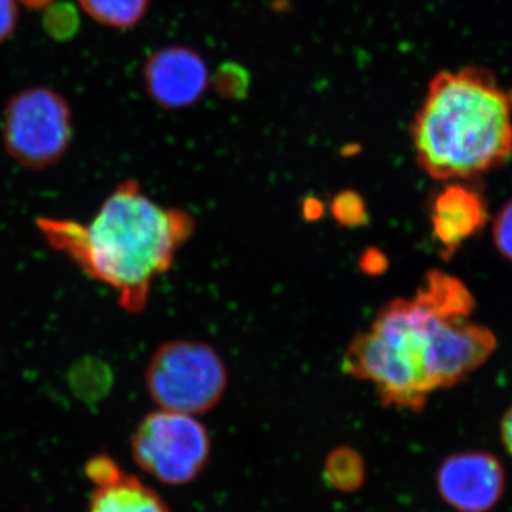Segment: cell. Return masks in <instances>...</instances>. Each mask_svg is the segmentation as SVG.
I'll list each match as a JSON object with an SVG mask.
<instances>
[{"instance_id": "6da1fadb", "label": "cell", "mask_w": 512, "mask_h": 512, "mask_svg": "<svg viewBox=\"0 0 512 512\" xmlns=\"http://www.w3.org/2000/svg\"><path fill=\"white\" fill-rule=\"evenodd\" d=\"M474 306L460 279L430 272L413 299H394L352 340L343 373L375 384L384 406L421 412L431 394L463 382L497 349L493 330L470 319Z\"/></svg>"}, {"instance_id": "7a4b0ae2", "label": "cell", "mask_w": 512, "mask_h": 512, "mask_svg": "<svg viewBox=\"0 0 512 512\" xmlns=\"http://www.w3.org/2000/svg\"><path fill=\"white\" fill-rule=\"evenodd\" d=\"M37 227L50 247L113 288L121 308L138 313L147 306L154 279L173 266L178 249L191 238L194 220L183 210L161 207L127 180L90 224L40 218Z\"/></svg>"}, {"instance_id": "3957f363", "label": "cell", "mask_w": 512, "mask_h": 512, "mask_svg": "<svg viewBox=\"0 0 512 512\" xmlns=\"http://www.w3.org/2000/svg\"><path fill=\"white\" fill-rule=\"evenodd\" d=\"M420 167L434 180H467L512 157V93L481 67L441 72L412 127Z\"/></svg>"}, {"instance_id": "277c9868", "label": "cell", "mask_w": 512, "mask_h": 512, "mask_svg": "<svg viewBox=\"0 0 512 512\" xmlns=\"http://www.w3.org/2000/svg\"><path fill=\"white\" fill-rule=\"evenodd\" d=\"M227 384V367L217 350L192 340L164 343L146 370V386L153 402L160 409L191 416L214 409Z\"/></svg>"}, {"instance_id": "5b68a950", "label": "cell", "mask_w": 512, "mask_h": 512, "mask_svg": "<svg viewBox=\"0 0 512 512\" xmlns=\"http://www.w3.org/2000/svg\"><path fill=\"white\" fill-rule=\"evenodd\" d=\"M2 124L9 156L30 170L59 163L72 143V107L49 87H29L16 93L8 101Z\"/></svg>"}, {"instance_id": "8992f818", "label": "cell", "mask_w": 512, "mask_h": 512, "mask_svg": "<svg viewBox=\"0 0 512 512\" xmlns=\"http://www.w3.org/2000/svg\"><path fill=\"white\" fill-rule=\"evenodd\" d=\"M131 448L141 470L165 484L181 485L207 466L211 440L191 414L160 409L140 421Z\"/></svg>"}, {"instance_id": "52a82bcc", "label": "cell", "mask_w": 512, "mask_h": 512, "mask_svg": "<svg viewBox=\"0 0 512 512\" xmlns=\"http://www.w3.org/2000/svg\"><path fill=\"white\" fill-rule=\"evenodd\" d=\"M437 487L443 500L458 512H488L504 493V468L484 451L454 454L441 464Z\"/></svg>"}, {"instance_id": "ba28073f", "label": "cell", "mask_w": 512, "mask_h": 512, "mask_svg": "<svg viewBox=\"0 0 512 512\" xmlns=\"http://www.w3.org/2000/svg\"><path fill=\"white\" fill-rule=\"evenodd\" d=\"M151 99L165 109H184L201 99L210 83L204 59L183 46L157 50L144 67Z\"/></svg>"}, {"instance_id": "9c48e42d", "label": "cell", "mask_w": 512, "mask_h": 512, "mask_svg": "<svg viewBox=\"0 0 512 512\" xmlns=\"http://www.w3.org/2000/svg\"><path fill=\"white\" fill-rule=\"evenodd\" d=\"M86 471L94 484L89 512H171L156 491L109 457H94Z\"/></svg>"}, {"instance_id": "30bf717a", "label": "cell", "mask_w": 512, "mask_h": 512, "mask_svg": "<svg viewBox=\"0 0 512 512\" xmlns=\"http://www.w3.org/2000/svg\"><path fill=\"white\" fill-rule=\"evenodd\" d=\"M483 197L463 184H450L434 198L431 208L433 237L444 256H451L487 224Z\"/></svg>"}, {"instance_id": "8fae6325", "label": "cell", "mask_w": 512, "mask_h": 512, "mask_svg": "<svg viewBox=\"0 0 512 512\" xmlns=\"http://www.w3.org/2000/svg\"><path fill=\"white\" fill-rule=\"evenodd\" d=\"M84 12L100 25L130 29L146 16L150 0H79Z\"/></svg>"}, {"instance_id": "7c38bea8", "label": "cell", "mask_w": 512, "mask_h": 512, "mask_svg": "<svg viewBox=\"0 0 512 512\" xmlns=\"http://www.w3.org/2000/svg\"><path fill=\"white\" fill-rule=\"evenodd\" d=\"M326 478L340 491L359 488L365 478V464L362 457L349 447H339L329 454L325 464Z\"/></svg>"}, {"instance_id": "4fadbf2b", "label": "cell", "mask_w": 512, "mask_h": 512, "mask_svg": "<svg viewBox=\"0 0 512 512\" xmlns=\"http://www.w3.org/2000/svg\"><path fill=\"white\" fill-rule=\"evenodd\" d=\"M43 29L56 42L72 40L80 30V13L69 2L52 3L43 13Z\"/></svg>"}, {"instance_id": "5bb4252c", "label": "cell", "mask_w": 512, "mask_h": 512, "mask_svg": "<svg viewBox=\"0 0 512 512\" xmlns=\"http://www.w3.org/2000/svg\"><path fill=\"white\" fill-rule=\"evenodd\" d=\"M332 214L343 227H363L367 222L365 200L357 192L345 191L332 202Z\"/></svg>"}, {"instance_id": "9a60e30c", "label": "cell", "mask_w": 512, "mask_h": 512, "mask_svg": "<svg viewBox=\"0 0 512 512\" xmlns=\"http://www.w3.org/2000/svg\"><path fill=\"white\" fill-rule=\"evenodd\" d=\"M217 86L224 96L238 99V97L247 93L249 86L248 73L237 64H225L218 72Z\"/></svg>"}, {"instance_id": "2e32d148", "label": "cell", "mask_w": 512, "mask_h": 512, "mask_svg": "<svg viewBox=\"0 0 512 512\" xmlns=\"http://www.w3.org/2000/svg\"><path fill=\"white\" fill-rule=\"evenodd\" d=\"M493 237L498 252L512 262V198L495 218Z\"/></svg>"}, {"instance_id": "e0dca14e", "label": "cell", "mask_w": 512, "mask_h": 512, "mask_svg": "<svg viewBox=\"0 0 512 512\" xmlns=\"http://www.w3.org/2000/svg\"><path fill=\"white\" fill-rule=\"evenodd\" d=\"M19 23V10L15 0H0V45L10 39Z\"/></svg>"}, {"instance_id": "ac0fdd59", "label": "cell", "mask_w": 512, "mask_h": 512, "mask_svg": "<svg viewBox=\"0 0 512 512\" xmlns=\"http://www.w3.org/2000/svg\"><path fill=\"white\" fill-rule=\"evenodd\" d=\"M501 439L505 448L512 454V407L501 420Z\"/></svg>"}, {"instance_id": "d6986e66", "label": "cell", "mask_w": 512, "mask_h": 512, "mask_svg": "<svg viewBox=\"0 0 512 512\" xmlns=\"http://www.w3.org/2000/svg\"><path fill=\"white\" fill-rule=\"evenodd\" d=\"M19 2L30 10H45L55 3V0H19Z\"/></svg>"}]
</instances>
